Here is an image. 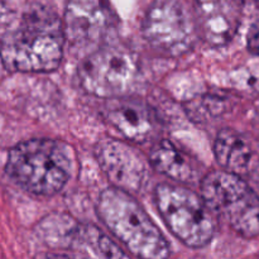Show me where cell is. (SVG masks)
Returning a JSON list of instances; mask_svg holds the SVG:
<instances>
[{"instance_id":"1","label":"cell","mask_w":259,"mask_h":259,"mask_svg":"<svg viewBox=\"0 0 259 259\" xmlns=\"http://www.w3.org/2000/svg\"><path fill=\"white\" fill-rule=\"evenodd\" d=\"M63 22L46 3L28 7L15 30L3 38L0 58L13 72L42 73L55 71L65 50Z\"/></svg>"},{"instance_id":"2","label":"cell","mask_w":259,"mask_h":259,"mask_svg":"<svg viewBox=\"0 0 259 259\" xmlns=\"http://www.w3.org/2000/svg\"><path fill=\"white\" fill-rule=\"evenodd\" d=\"M71 149L63 142L33 138L8 153L5 172L15 185L35 196L58 194L71 177Z\"/></svg>"},{"instance_id":"3","label":"cell","mask_w":259,"mask_h":259,"mask_svg":"<svg viewBox=\"0 0 259 259\" xmlns=\"http://www.w3.org/2000/svg\"><path fill=\"white\" fill-rule=\"evenodd\" d=\"M98 214L111 234L136 257L161 259L171 254L164 235L129 192L115 186L104 190Z\"/></svg>"},{"instance_id":"4","label":"cell","mask_w":259,"mask_h":259,"mask_svg":"<svg viewBox=\"0 0 259 259\" xmlns=\"http://www.w3.org/2000/svg\"><path fill=\"white\" fill-rule=\"evenodd\" d=\"M201 196L212 214L242 237H259V196L240 175L218 169L202 176Z\"/></svg>"},{"instance_id":"5","label":"cell","mask_w":259,"mask_h":259,"mask_svg":"<svg viewBox=\"0 0 259 259\" xmlns=\"http://www.w3.org/2000/svg\"><path fill=\"white\" fill-rule=\"evenodd\" d=\"M154 202L169 232L190 248L206 247L217 233L215 215L202 196L175 184H159Z\"/></svg>"},{"instance_id":"6","label":"cell","mask_w":259,"mask_h":259,"mask_svg":"<svg viewBox=\"0 0 259 259\" xmlns=\"http://www.w3.org/2000/svg\"><path fill=\"white\" fill-rule=\"evenodd\" d=\"M138 77V58L133 51L120 45H103L89 53L78 68L81 86L98 98L128 95Z\"/></svg>"},{"instance_id":"7","label":"cell","mask_w":259,"mask_h":259,"mask_svg":"<svg viewBox=\"0 0 259 259\" xmlns=\"http://www.w3.org/2000/svg\"><path fill=\"white\" fill-rule=\"evenodd\" d=\"M142 33L151 47L172 57L189 52L199 34L181 0H154L143 18Z\"/></svg>"},{"instance_id":"8","label":"cell","mask_w":259,"mask_h":259,"mask_svg":"<svg viewBox=\"0 0 259 259\" xmlns=\"http://www.w3.org/2000/svg\"><path fill=\"white\" fill-rule=\"evenodd\" d=\"M110 28V9L104 0H67L63 32L73 50L94 52L104 45Z\"/></svg>"},{"instance_id":"9","label":"cell","mask_w":259,"mask_h":259,"mask_svg":"<svg viewBox=\"0 0 259 259\" xmlns=\"http://www.w3.org/2000/svg\"><path fill=\"white\" fill-rule=\"evenodd\" d=\"M95 157L104 174L118 189L137 194L148 182V164L142 154L125 142L103 139L95 146Z\"/></svg>"},{"instance_id":"10","label":"cell","mask_w":259,"mask_h":259,"mask_svg":"<svg viewBox=\"0 0 259 259\" xmlns=\"http://www.w3.org/2000/svg\"><path fill=\"white\" fill-rule=\"evenodd\" d=\"M240 0H194L197 33L207 45L222 47L237 34L240 23Z\"/></svg>"},{"instance_id":"11","label":"cell","mask_w":259,"mask_h":259,"mask_svg":"<svg viewBox=\"0 0 259 259\" xmlns=\"http://www.w3.org/2000/svg\"><path fill=\"white\" fill-rule=\"evenodd\" d=\"M106 120L132 142H146L156 133L157 120L151 108L128 96L108 99L103 108Z\"/></svg>"},{"instance_id":"12","label":"cell","mask_w":259,"mask_h":259,"mask_svg":"<svg viewBox=\"0 0 259 259\" xmlns=\"http://www.w3.org/2000/svg\"><path fill=\"white\" fill-rule=\"evenodd\" d=\"M152 167L163 176L182 184L201 181L202 176L196 162L169 141H159L149 154Z\"/></svg>"},{"instance_id":"13","label":"cell","mask_w":259,"mask_h":259,"mask_svg":"<svg viewBox=\"0 0 259 259\" xmlns=\"http://www.w3.org/2000/svg\"><path fill=\"white\" fill-rule=\"evenodd\" d=\"M214 153L222 169L242 176L248 171L253 159L249 142L233 129H223L214 142Z\"/></svg>"},{"instance_id":"14","label":"cell","mask_w":259,"mask_h":259,"mask_svg":"<svg viewBox=\"0 0 259 259\" xmlns=\"http://www.w3.org/2000/svg\"><path fill=\"white\" fill-rule=\"evenodd\" d=\"M72 250H78L80 255L98 258H125L128 257L115 242L104 234L94 225H81L78 227L77 237Z\"/></svg>"},{"instance_id":"15","label":"cell","mask_w":259,"mask_h":259,"mask_svg":"<svg viewBox=\"0 0 259 259\" xmlns=\"http://www.w3.org/2000/svg\"><path fill=\"white\" fill-rule=\"evenodd\" d=\"M80 224L63 214L51 215L39 224V234L51 247L72 249Z\"/></svg>"},{"instance_id":"16","label":"cell","mask_w":259,"mask_h":259,"mask_svg":"<svg viewBox=\"0 0 259 259\" xmlns=\"http://www.w3.org/2000/svg\"><path fill=\"white\" fill-rule=\"evenodd\" d=\"M247 47L250 53L259 56V19L255 20L248 30Z\"/></svg>"}]
</instances>
